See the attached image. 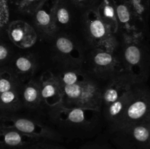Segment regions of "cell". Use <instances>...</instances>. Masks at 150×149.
Here are the masks:
<instances>
[{"label": "cell", "mask_w": 150, "mask_h": 149, "mask_svg": "<svg viewBox=\"0 0 150 149\" xmlns=\"http://www.w3.org/2000/svg\"><path fill=\"white\" fill-rule=\"evenodd\" d=\"M31 49L38 56L42 72L50 71L55 75L72 70L83 72L86 48L75 37L57 34L49 39L38 41Z\"/></svg>", "instance_id": "6da1fadb"}, {"label": "cell", "mask_w": 150, "mask_h": 149, "mask_svg": "<svg viewBox=\"0 0 150 149\" xmlns=\"http://www.w3.org/2000/svg\"><path fill=\"white\" fill-rule=\"evenodd\" d=\"M42 118L64 139L91 138L105 128L102 111L91 109L59 105L47 109Z\"/></svg>", "instance_id": "7a4b0ae2"}, {"label": "cell", "mask_w": 150, "mask_h": 149, "mask_svg": "<svg viewBox=\"0 0 150 149\" xmlns=\"http://www.w3.org/2000/svg\"><path fill=\"white\" fill-rule=\"evenodd\" d=\"M118 54L127 72L141 82L150 77V44L143 35H117Z\"/></svg>", "instance_id": "3957f363"}, {"label": "cell", "mask_w": 150, "mask_h": 149, "mask_svg": "<svg viewBox=\"0 0 150 149\" xmlns=\"http://www.w3.org/2000/svg\"><path fill=\"white\" fill-rule=\"evenodd\" d=\"M82 70L89 77L105 85L127 72L117 53L101 48L86 50Z\"/></svg>", "instance_id": "277c9868"}, {"label": "cell", "mask_w": 150, "mask_h": 149, "mask_svg": "<svg viewBox=\"0 0 150 149\" xmlns=\"http://www.w3.org/2000/svg\"><path fill=\"white\" fill-rule=\"evenodd\" d=\"M104 86L89 76L74 85L62 86V98L60 105L66 108H80L101 111Z\"/></svg>", "instance_id": "5b68a950"}, {"label": "cell", "mask_w": 150, "mask_h": 149, "mask_svg": "<svg viewBox=\"0 0 150 149\" xmlns=\"http://www.w3.org/2000/svg\"><path fill=\"white\" fill-rule=\"evenodd\" d=\"M81 38L86 50L101 48L116 52L119 45L118 37L100 18L96 7L83 13Z\"/></svg>", "instance_id": "8992f818"}, {"label": "cell", "mask_w": 150, "mask_h": 149, "mask_svg": "<svg viewBox=\"0 0 150 149\" xmlns=\"http://www.w3.org/2000/svg\"><path fill=\"white\" fill-rule=\"evenodd\" d=\"M0 125L13 127L23 134L36 139L61 142L64 139L45 120L36 115L15 113L0 115Z\"/></svg>", "instance_id": "52a82bcc"}, {"label": "cell", "mask_w": 150, "mask_h": 149, "mask_svg": "<svg viewBox=\"0 0 150 149\" xmlns=\"http://www.w3.org/2000/svg\"><path fill=\"white\" fill-rule=\"evenodd\" d=\"M149 118L150 89L146 86V82H139L135 85L133 97L124 113L114 129L109 131L133 124L146 122Z\"/></svg>", "instance_id": "ba28073f"}, {"label": "cell", "mask_w": 150, "mask_h": 149, "mask_svg": "<svg viewBox=\"0 0 150 149\" xmlns=\"http://www.w3.org/2000/svg\"><path fill=\"white\" fill-rule=\"evenodd\" d=\"M117 149H150L148 121L107 132Z\"/></svg>", "instance_id": "9c48e42d"}, {"label": "cell", "mask_w": 150, "mask_h": 149, "mask_svg": "<svg viewBox=\"0 0 150 149\" xmlns=\"http://www.w3.org/2000/svg\"><path fill=\"white\" fill-rule=\"evenodd\" d=\"M79 8L71 4L69 0H57L54 21L57 34L73 36L80 39L83 44L81 38L83 14L76 15L75 10Z\"/></svg>", "instance_id": "30bf717a"}, {"label": "cell", "mask_w": 150, "mask_h": 149, "mask_svg": "<svg viewBox=\"0 0 150 149\" xmlns=\"http://www.w3.org/2000/svg\"><path fill=\"white\" fill-rule=\"evenodd\" d=\"M57 0H45L30 16L32 25L36 30L38 41L51 39L57 34L54 10Z\"/></svg>", "instance_id": "8fae6325"}, {"label": "cell", "mask_w": 150, "mask_h": 149, "mask_svg": "<svg viewBox=\"0 0 150 149\" xmlns=\"http://www.w3.org/2000/svg\"><path fill=\"white\" fill-rule=\"evenodd\" d=\"M7 37L21 50H29L38 41L36 30L32 23L18 19L10 22L7 29Z\"/></svg>", "instance_id": "7c38bea8"}, {"label": "cell", "mask_w": 150, "mask_h": 149, "mask_svg": "<svg viewBox=\"0 0 150 149\" xmlns=\"http://www.w3.org/2000/svg\"><path fill=\"white\" fill-rule=\"evenodd\" d=\"M139 82L141 81L127 72H125L108 81L103 89L101 110L125 94Z\"/></svg>", "instance_id": "4fadbf2b"}, {"label": "cell", "mask_w": 150, "mask_h": 149, "mask_svg": "<svg viewBox=\"0 0 150 149\" xmlns=\"http://www.w3.org/2000/svg\"><path fill=\"white\" fill-rule=\"evenodd\" d=\"M8 67L23 83L38 76L40 70L38 56L32 49L20 50Z\"/></svg>", "instance_id": "5bb4252c"}, {"label": "cell", "mask_w": 150, "mask_h": 149, "mask_svg": "<svg viewBox=\"0 0 150 149\" xmlns=\"http://www.w3.org/2000/svg\"><path fill=\"white\" fill-rule=\"evenodd\" d=\"M21 98L23 110L33 112L38 116L41 115V118L43 117L45 108L41 96L38 76L23 83L21 89Z\"/></svg>", "instance_id": "9a60e30c"}, {"label": "cell", "mask_w": 150, "mask_h": 149, "mask_svg": "<svg viewBox=\"0 0 150 149\" xmlns=\"http://www.w3.org/2000/svg\"><path fill=\"white\" fill-rule=\"evenodd\" d=\"M38 78L45 110L60 105L62 98V89L57 76L50 71H43L38 75Z\"/></svg>", "instance_id": "2e32d148"}, {"label": "cell", "mask_w": 150, "mask_h": 149, "mask_svg": "<svg viewBox=\"0 0 150 149\" xmlns=\"http://www.w3.org/2000/svg\"><path fill=\"white\" fill-rule=\"evenodd\" d=\"M120 23V35H143L127 0H112ZM117 34V35H118ZM146 37V36H145Z\"/></svg>", "instance_id": "e0dca14e"}, {"label": "cell", "mask_w": 150, "mask_h": 149, "mask_svg": "<svg viewBox=\"0 0 150 149\" xmlns=\"http://www.w3.org/2000/svg\"><path fill=\"white\" fill-rule=\"evenodd\" d=\"M40 139L23 134L13 127L0 125V148L29 149Z\"/></svg>", "instance_id": "ac0fdd59"}, {"label": "cell", "mask_w": 150, "mask_h": 149, "mask_svg": "<svg viewBox=\"0 0 150 149\" xmlns=\"http://www.w3.org/2000/svg\"><path fill=\"white\" fill-rule=\"evenodd\" d=\"M134 86L125 94L122 96L117 100H116L113 103L110 104L108 106L103 108L101 110L103 116L106 131H109L111 129H113L116 124L120 121V118L124 113L126 108L131 101L133 95Z\"/></svg>", "instance_id": "d6986e66"}, {"label": "cell", "mask_w": 150, "mask_h": 149, "mask_svg": "<svg viewBox=\"0 0 150 149\" xmlns=\"http://www.w3.org/2000/svg\"><path fill=\"white\" fill-rule=\"evenodd\" d=\"M135 18L137 20L141 32L148 37L150 0H127Z\"/></svg>", "instance_id": "ffe728a7"}, {"label": "cell", "mask_w": 150, "mask_h": 149, "mask_svg": "<svg viewBox=\"0 0 150 149\" xmlns=\"http://www.w3.org/2000/svg\"><path fill=\"white\" fill-rule=\"evenodd\" d=\"M96 9L100 18L111 29V32L114 34H118L120 23L112 0H100L96 6Z\"/></svg>", "instance_id": "44dd1931"}, {"label": "cell", "mask_w": 150, "mask_h": 149, "mask_svg": "<svg viewBox=\"0 0 150 149\" xmlns=\"http://www.w3.org/2000/svg\"><path fill=\"white\" fill-rule=\"evenodd\" d=\"M23 110L21 90H12L0 93V115L15 113Z\"/></svg>", "instance_id": "7402d4cb"}, {"label": "cell", "mask_w": 150, "mask_h": 149, "mask_svg": "<svg viewBox=\"0 0 150 149\" xmlns=\"http://www.w3.org/2000/svg\"><path fill=\"white\" fill-rule=\"evenodd\" d=\"M23 83L10 67L0 68V93L21 90Z\"/></svg>", "instance_id": "603a6c76"}, {"label": "cell", "mask_w": 150, "mask_h": 149, "mask_svg": "<svg viewBox=\"0 0 150 149\" xmlns=\"http://www.w3.org/2000/svg\"><path fill=\"white\" fill-rule=\"evenodd\" d=\"M9 39H1L0 42V68L8 67L19 51Z\"/></svg>", "instance_id": "cb8c5ba5"}, {"label": "cell", "mask_w": 150, "mask_h": 149, "mask_svg": "<svg viewBox=\"0 0 150 149\" xmlns=\"http://www.w3.org/2000/svg\"><path fill=\"white\" fill-rule=\"evenodd\" d=\"M45 0H10L15 11L19 15L31 16Z\"/></svg>", "instance_id": "d4e9b609"}, {"label": "cell", "mask_w": 150, "mask_h": 149, "mask_svg": "<svg viewBox=\"0 0 150 149\" xmlns=\"http://www.w3.org/2000/svg\"><path fill=\"white\" fill-rule=\"evenodd\" d=\"M57 77L62 86H71L84 80L89 75L81 71H66L57 74Z\"/></svg>", "instance_id": "484cf974"}, {"label": "cell", "mask_w": 150, "mask_h": 149, "mask_svg": "<svg viewBox=\"0 0 150 149\" xmlns=\"http://www.w3.org/2000/svg\"><path fill=\"white\" fill-rule=\"evenodd\" d=\"M29 149H66L59 144V142L40 139L38 140Z\"/></svg>", "instance_id": "4316f807"}, {"label": "cell", "mask_w": 150, "mask_h": 149, "mask_svg": "<svg viewBox=\"0 0 150 149\" xmlns=\"http://www.w3.org/2000/svg\"><path fill=\"white\" fill-rule=\"evenodd\" d=\"M71 4L81 10H86L98 5L100 0H69Z\"/></svg>", "instance_id": "83f0119b"}, {"label": "cell", "mask_w": 150, "mask_h": 149, "mask_svg": "<svg viewBox=\"0 0 150 149\" xmlns=\"http://www.w3.org/2000/svg\"><path fill=\"white\" fill-rule=\"evenodd\" d=\"M79 149H114L108 144L100 142H89L81 146Z\"/></svg>", "instance_id": "f1b7e54d"}, {"label": "cell", "mask_w": 150, "mask_h": 149, "mask_svg": "<svg viewBox=\"0 0 150 149\" xmlns=\"http://www.w3.org/2000/svg\"><path fill=\"white\" fill-rule=\"evenodd\" d=\"M148 124H149V131H150V118L148 120Z\"/></svg>", "instance_id": "f546056e"}]
</instances>
